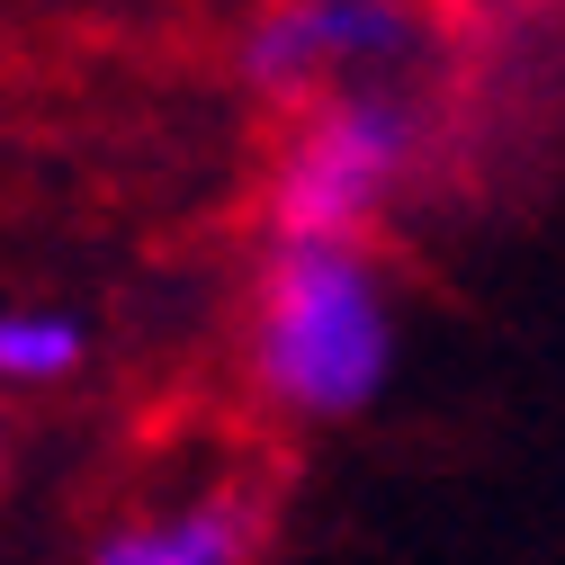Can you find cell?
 Segmentation results:
<instances>
[{"label":"cell","instance_id":"cell-2","mask_svg":"<svg viewBox=\"0 0 565 565\" xmlns=\"http://www.w3.org/2000/svg\"><path fill=\"white\" fill-rule=\"evenodd\" d=\"M431 162L422 90H341L288 117L269 153V234H350L377 243L404 189Z\"/></svg>","mask_w":565,"mask_h":565},{"label":"cell","instance_id":"cell-6","mask_svg":"<svg viewBox=\"0 0 565 565\" xmlns=\"http://www.w3.org/2000/svg\"><path fill=\"white\" fill-rule=\"evenodd\" d=\"M0 467H10V413H0Z\"/></svg>","mask_w":565,"mask_h":565},{"label":"cell","instance_id":"cell-5","mask_svg":"<svg viewBox=\"0 0 565 565\" xmlns=\"http://www.w3.org/2000/svg\"><path fill=\"white\" fill-rule=\"evenodd\" d=\"M90 315L54 297H0V395H63L90 377Z\"/></svg>","mask_w":565,"mask_h":565},{"label":"cell","instance_id":"cell-4","mask_svg":"<svg viewBox=\"0 0 565 565\" xmlns=\"http://www.w3.org/2000/svg\"><path fill=\"white\" fill-rule=\"evenodd\" d=\"M260 539H269L260 493L216 476V484H189V493H162V503L117 512L90 539L82 565H260Z\"/></svg>","mask_w":565,"mask_h":565},{"label":"cell","instance_id":"cell-3","mask_svg":"<svg viewBox=\"0 0 565 565\" xmlns=\"http://www.w3.org/2000/svg\"><path fill=\"white\" fill-rule=\"evenodd\" d=\"M431 63L422 0H260L234 36V73L269 108H315L341 90H413Z\"/></svg>","mask_w":565,"mask_h":565},{"label":"cell","instance_id":"cell-1","mask_svg":"<svg viewBox=\"0 0 565 565\" xmlns=\"http://www.w3.org/2000/svg\"><path fill=\"white\" fill-rule=\"evenodd\" d=\"M404 360V297L377 243L260 234L243 288V386L278 431L369 422Z\"/></svg>","mask_w":565,"mask_h":565}]
</instances>
